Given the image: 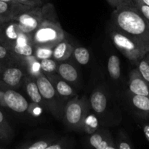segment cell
Returning a JSON list of instances; mask_svg holds the SVG:
<instances>
[{
	"mask_svg": "<svg viewBox=\"0 0 149 149\" xmlns=\"http://www.w3.org/2000/svg\"><path fill=\"white\" fill-rule=\"evenodd\" d=\"M111 23L112 27L149 52V24L134 5L132 0L115 8Z\"/></svg>",
	"mask_w": 149,
	"mask_h": 149,
	"instance_id": "1",
	"label": "cell"
},
{
	"mask_svg": "<svg viewBox=\"0 0 149 149\" xmlns=\"http://www.w3.org/2000/svg\"><path fill=\"white\" fill-rule=\"evenodd\" d=\"M53 8L52 4H50L46 18L31 35L32 44L34 47L53 48L65 38V32L56 17H52L49 15Z\"/></svg>",
	"mask_w": 149,
	"mask_h": 149,
	"instance_id": "2",
	"label": "cell"
},
{
	"mask_svg": "<svg viewBox=\"0 0 149 149\" xmlns=\"http://www.w3.org/2000/svg\"><path fill=\"white\" fill-rule=\"evenodd\" d=\"M90 103L84 97H73L65 104L62 119L67 127L81 131L84 127V121L89 115Z\"/></svg>",
	"mask_w": 149,
	"mask_h": 149,
	"instance_id": "3",
	"label": "cell"
},
{
	"mask_svg": "<svg viewBox=\"0 0 149 149\" xmlns=\"http://www.w3.org/2000/svg\"><path fill=\"white\" fill-rule=\"evenodd\" d=\"M40 94L46 104V108L57 119H61L65 105L63 99L58 95L52 83L43 73L34 77Z\"/></svg>",
	"mask_w": 149,
	"mask_h": 149,
	"instance_id": "4",
	"label": "cell"
},
{
	"mask_svg": "<svg viewBox=\"0 0 149 149\" xmlns=\"http://www.w3.org/2000/svg\"><path fill=\"white\" fill-rule=\"evenodd\" d=\"M110 36L114 46L134 64L137 65L146 53L148 52L131 38L119 32L113 27L110 31Z\"/></svg>",
	"mask_w": 149,
	"mask_h": 149,
	"instance_id": "5",
	"label": "cell"
},
{
	"mask_svg": "<svg viewBox=\"0 0 149 149\" xmlns=\"http://www.w3.org/2000/svg\"><path fill=\"white\" fill-rule=\"evenodd\" d=\"M50 4L49 3L42 7H31L17 15L13 20L22 32L31 35L47 16Z\"/></svg>",
	"mask_w": 149,
	"mask_h": 149,
	"instance_id": "6",
	"label": "cell"
},
{
	"mask_svg": "<svg viewBox=\"0 0 149 149\" xmlns=\"http://www.w3.org/2000/svg\"><path fill=\"white\" fill-rule=\"evenodd\" d=\"M15 63V62L8 64L0 74L3 82L13 88L18 87L25 77L29 75L23 62L21 65L18 64V62L16 65Z\"/></svg>",
	"mask_w": 149,
	"mask_h": 149,
	"instance_id": "7",
	"label": "cell"
},
{
	"mask_svg": "<svg viewBox=\"0 0 149 149\" xmlns=\"http://www.w3.org/2000/svg\"><path fill=\"white\" fill-rule=\"evenodd\" d=\"M0 103L15 113H24L29 109V102L21 94L14 90L0 92Z\"/></svg>",
	"mask_w": 149,
	"mask_h": 149,
	"instance_id": "8",
	"label": "cell"
},
{
	"mask_svg": "<svg viewBox=\"0 0 149 149\" xmlns=\"http://www.w3.org/2000/svg\"><path fill=\"white\" fill-rule=\"evenodd\" d=\"M89 144L96 149H116V142L111 134L106 129H97L89 138Z\"/></svg>",
	"mask_w": 149,
	"mask_h": 149,
	"instance_id": "9",
	"label": "cell"
},
{
	"mask_svg": "<svg viewBox=\"0 0 149 149\" xmlns=\"http://www.w3.org/2000/svg\"><path fill=\"white\" fill-rule=\"evenodd\" d=\"M128 102L136 116L142 120H149L148 96L132 94L128 91Z\"/></svg>",
	"mask_w": 149,
	"mask_h": 149,
	"instance_id": "10",
	"label": "cell"
},
{
	"mask_svg": "<svg viewBox=\"0 0 149 149\" xmlns=\"http://www.w3.org/2000/svg\"><path fill=\"white\" fill-rule=\"evenodd\" d=\"M128 88L130 93L149 97V86L141 76L138 68H134L130 73Z\"/></svg>",
	"mask_w": 149,
	"mask_h": 149,
	"instance_id": "11",
	"label": "cell"
},
{
	"mask_svg": "<svg viewBox=\"0 0 149 149\" xmlns=\"http://www.w3.org/2000/svg\"><path fill=\"white\" fill-rule=\"evenodd\" d=\"M58 95L62 99L71 98L76 95V93L69 83L61 78L56 72L46 74Z\"/></svg>",
	"mask_w": 149,
	"mask_h": 149,
	"instance_id": "12",
	"label": "cell"
},
{
	"mask_svg": "<svg viewBox=\"0 0 149 149\" xmlns=\"http://www.w3.org/2000/svg\"><path fill=\"white\" fill-rule=\"evenodd\" d=\"M21 32L18 25L14 20L5 23L3 26L2 31L0 35V44L4 45L10 49V47L15 43Z\"/></svg>",
	"mask_w": 149,
	"mask_h": 149,
	"instance_id": "13",
	"label": "cell"
},
{
	"mask_svg": "<svg viewBox=\"0 0 149 149\" xmlns=\"http://www.w3.org/2000/svg\"><path fill=\"white\" fill-rule=\"evenodd\" d=\"M23 81H24V86L26 93L29 95L31 100L35 104L39 105V106L47 109L46 104H45V101H44L43 98L41 95L34 77L30 75H27L24 78Z\"/></svg>",
	"mask_w": 149,
	"mask_h": 149,
	"instance_id": "14",
	"label": "cell"
},
{
	"mask_svg": "<svg viewBox=\"0 0 149 149\" xmlns=\"http://www.w3.org/2000/svg\"><path fill=\"white\" fill-rule=\"evenodd\" d=\"M90 106L96 114H102L107 108V97L101 89L93 90L90 97Z\"/></svg>",
	"mask_w": 149,
	"mask_h": 149,
	"instance_id": "15",
	"label": "cell"
},
{
	"mask_svg": "<svg viewBox=\"0 0 149 149\" xmlns=\"http://www.w3.org/2000/svg\"><path fill=\"white\" fill-rule=\"evenodd\" d=\"M56 73L68 83H75L78 81L79 76L77 67L72 63L66 62V61L58 63Z\"/></svg>",
	"mask_w": 149,
	"mask_h": 149,
	"instance_id": "16",
	"label": "cell"
},
{
	"mask_svg": "<svg viewBox=\"0 0 149 149\" xmlns=\"http://www.w3.org/2000/svg\"><path fill=\"white\" fill-rule=\"evenodd\" d=\"M74 47L64 38L52 48V57L57 62L67 61L72 55Z\"/></svg>",
	"mask_w": 149,
	"mask_h": 149,
	"instance_id": "17",
	"label": "cell"
},
{
	"mask_svg": "<svg viewBox=\"0 0 149 149\" xmlns=\"http://www.w3.org/2000/svg\"><path fill=\"white\" fill-rule=\"evenodd\" d=\"M30 8L31 7L17 2H7L0 1V15L7 16L13 19L18 14Z\"/></svg>",
	"mask_w": 149,
	"mask_h": 149,
	"instance_id": "18",
	"label": "cell"
},
{
	"mask_svg": "<svg viewBox=\"0 0 149 149\" xmlns=\"http://www.w3.org/2000/svg\"><path fill=\"white\" fill-rule=\"evenodd\" d=\"M108 71L113 80H118L121 77V63L119 57L111 55L108 59Z\"/></svg>",
	"mask_w": 149,
	"mask_h": 149,
	"instance_id": "19",
	"label": "cell"
},
{
	"mask_svg": "<svg viewBox=\"0 0 149 149\" xmlns=\"http://www.w3.org/2000/svg\"><path fill=\"white\" fill-rule=\"evenodd\" d=\"M13 135V131L6 119L3 112L0 110V141H9Z\"/></svg>",
	"mask_w": 149,
	"mask_h": 149,
	"instance_id": "20",
	"label": "cell"
},
{
	"mask_svg": "<svg viewBox=\"0 0 149 149\" xmlns=\"http://www.w3.org/2000/svg\"><path fill=\"white\" fill-rule=\"evenodd\" d=\"M73 57L76 60L78 63L80 65H87L90 62V54L88 49L82 47L74 48V51L72 53Z\"/></svg>",
	"mask_w": 149,
	"mask_h": 149,
	"instance_id": "21",
	"label": "cell"
},
{
	"mask_svg": "<svg viewBox=\"0 0 149 149\" xmlns=\"http://www.w3.org/2000/svg\"><path fill=\"white\" fill-rule=\"evenodd\" d=\"M39 63H40L41 71L45 75L53 74L57 71L58 62H57L52 58L41 60V61H39Z\"/></svg>",
	"mask_w": 149,
	"mask_h": 149,
	"instance_id": "22",
	"label": "cell"
},
{
	"mask_svg": "<svg viewBox=\"0 0 149 149\" xmlns=\"http://www.w3.org/2000/svg\"><path fill=\"white\" fill-rule=\"evenodd\" d=\"M116 149H132L134 146L129 136L124 131H119L117 135V138L115 141Z\"/></svg>",
	"mask_w": 149,
	"mask_h": 149,
	"instance_id": "23",
	"label": "cell"
},
{
	"mask_svg": "<svg viewBox=\"0 0 149 149\" xmlns=\"http://www.w3.org/2000/svg\"><path fill=\"white\" fill-rule=\"evenodd\" d=\"M56 139H49L39 140V141H33V142L29 143L23 144L19 146L20 148L23 149H47L49 145L52 143Z\"/></svg>",
	"mask_w": 149,
	"mask_h": 149,
	"instance_id": "24",
	"label": "cell"
},
{
	"mask_svg": "<svg viewBox=\"0 0 149 149\" xmlns=\"http://www.w3.org/2000/svg\"><path fill=\"white\" fill-rule=\"evenodd\" d=\"M19 61L20 60H17L7 47L0 44V61L1 62H7V63L10 64L12 63L17 62Z\"/></svg>",
	"mask_w": 149,
	"mask_h": 149,
	"instance_id": "25",
	"label": "cell"
},
{
	"mask_svg": "<svg viewBox=\"0 0 149 149\" xmlns=\"http://www.w3.org/2000/svg\"><path fill=\"white\" fill-rule=\"evenodd\" d=\"M33 56L38 61L45 58H50L52 57V48L46 47H34Z\"/></svg>",
	"mask_w": 149,
	"mask_h": 149,
	"instance_id": "26",
	"label": "cell"
},
{
	"mask_svg": "<svg viewBox=\"0 0 149 149\" xmlns=\"http://www.w3.org/2000/svg\"><path fill=\"white\" fill-rule=\"evenodd\" d=\"M97 129H98V122L97 119L93 116H87L84 121L83 130H84L88 133L92 134Z\"/></svg>",
	"mask_w": 149,
	"mask_h": 149,
	"instance_id": "27",
	"label": "cell"
},
{
	"mask_svg": "<svg viewBox=\"0 0 149 149\" xmlns=\"http://www.w3.org/2000/svg\"><path fill=\"white\" fill-rule=\"evenodd\" d=\"M138 65V69L139 71V72L141 73V76L143 77V78L144 79V80L146 81V82L148 84L149 86V65L148 63L142 58L141 61L138 62V63L137 64Z\"/></svg>",
	"mask_w": 149,
	"mask_h": 149,
	"instance_id": "28",
	"label": "cell"
},
{
	"mask_svg": "<svg viewBox=\"0 0 149 149\" xmlns=\"http://www.w3.org/2000/svg\"><path fill=\"white\" fill-rule=\"evenodd\" d=\"M70 144L71 143L67 138H63L61 139H56L47 149H65L72 148L73 146H71Z\"/></svg>",
	"mask_w": 149,
	"mask_h": 149,
	"instance_id": "29",
	"label": "cell"
},
{
	"mask_svg": "<svg viewBox=\"0 0 149 149\" xmlns=\"http://www.w3.org/2000/svg\"><path fill=\"white\" fill-rule=\"evenodd\" d=\"M132 1H133L134 5L136 7L138 11L143 16L144 18L147 20L149 24V6L138 0H132Z\"/></svg>",
	"mask_w": 149,
	"mask_h": 149,
	"instance_id": "30",
	"label": "cell"
},
{
	"mask_svg": "<svg viewBox=\"0 0 149 149\" xmlns=\"http://www.w3.org/2000/svg\"><path fill=\"white\" fill-rule=\"evenodd\" d=\"M15 1L29 7H42L44 3L42 0H15Z\"/></svg>",
	"mask_w": 149,
	"mask_h": 149,
	"instance_id": "31",
	"label": "cell"
},
{
	"mask_svg": "<svg viewBox=\"0 0 149 149\" xmlns=\"http://www.w3.org/2000/svg\"><path fill=\"white\" fill-rule=\"evenodd\" d=\"M141 127H142L143 132L146 138L149 142V120L145 121L141 125Z\"/></svg>",
	"mask_w": 149,
	"mask_h": 149,
	"instance_id": "32",
	"label": "cell"
},
{
	"mask_svg": "<svg viewBox=\"0 0 149 149\" xmlns=\"http://www.w3.org/2000/svg\"><path fill=\"white\" fill-rule=\"evenodd\" d=\"M106 1H107V2L114 9L117 8L119 6L122 5V4H124L125 3L122 0H106Z\"/></svg>",
	"mask_w": 149,
	"mask_h": 149,
	"instance_id": "33",
	"label": "cell"
},
{
	"mask_svg": "<svg viewBox=\"0 0 149 149\" xmlns=\"http://www.w3.org/2000/svg\"><path fill=\"white\" fill-rule=\"evenodd\" d=\"M13 20V18L10 17H7V16L0 15V25H2L4 23H7V22L10 21V20Z\"/></svg>",
	"mask_w": 149,
	"mask_h": 149,
	"instance_id": "34",
	"label": "cell"
},
{
	"mask_svg": "<svg viewBox=\"0 0 149 149\" xmlns=\"http://www.w3.org/2000/svg\"><path fill=\"white\" fill-rule=\"evenodd\" d=\"M7 65H6L5 63H2V62H1V61H0V74H1V71H3V70H4V68H5L6 66H7Z\"/></svg>",
	"mask_w": 149,
	"mask_h": 149,
	"instance_id": "35",
	"label": "cell"
},
{
	"mask_svg": "<svg viewBox=\"0 0 149 149\" xmlns=\"http://www.w3.org/2000/svg\"><path fill=\"white\" fill-rule=\"evenodd\" d=\"M143 58V59L145 60L147 63H148V65H149V52H146V55H144V57Z\"/></svg>",
	"mask_w": 149,
	"mask_h": 149,
	"instance_id": "36",
	"label": "cell"
},
{
	"mask_svg": "<svg viewBox=\"0 0 149 149\" xmlns=\"http://www.w3.org/2000/svg\"><path fill=\"white\" fill-rule=\"evenodd\" d=\"M138 1H141V2L144 3V4H147V5L149 6V0H138Z\"/></svg>",
	"mask_w": 149,
	"mask_h": 149,
	"instance_id": "37",
	"label": "cell"
},
{
	"mask_svg": "<svg viewBox=\"0 0 149 149\" xmlns=\"http://www.w3.org/2000/svg\"><path fill=\"white\" fill-rule=\"evenodd\" d=\"M0 1H7V2H16L15 0H0Z\"/></svg>",
	"mask_w": 149,
	"mask_h": 149,
	"instance_id": "38",
	"label": "cell"
},
{
	"mask_svg": "<svg viewBox=\"0 0 149 149\" xmlns=\"http://www.w3.org/2000/svg\"><path fill=\"white\" fill-rule=\"evenodd\" d=\"M4 24L2 25H0V35H1V31H2V29H3V26H4Z\"/></svg>",
	"mask_w": 149,
	"mask_h": 149,
	"instance_id": "39",
	"label": "cell"
},
{
	"mask_svg": "<svg viewBox=\"0 0 149 149\" xmlns=\"http://www.w3.org/2000/svg\"><path fill=\"white\" fill-rule=\"evenodd\" d=\"M122 1H124V2H125V3H127V2H130V1H131V0H122Z\"/></svg>",
	"mask_w": 149,
	"mask_h": 149,
	"instance_id": "40",
	"label": "cell"
},
{
	"mask_svg": "<svg viewBox=\"0 0 149 149\" xmlns=\"http://www.w3.org/2000/svg\"><path fill=\"white\" fill-rule=\"evenodd\" d=\"M42 1H43V2H44V1H48V0H42Z\"/></svg>",
	"mask_w": 149,
	"mask_h": 149,
	"instance_id": "41",
	"label": "cell"
},
{
	"mask_svg": "<svg viewBox=\"0 0 149 149\" xmlns=\"http://www.w3.org/2000/svg\"><path fill=\"white\" fill-rule=\"evenodd\" d=\"M0 148H1V147H0Z\"/></svg>",
	"mask_w": 149,
	"mask_h": 149,
	"instance_id": "42",
	"label": "cell"
}]
</instances>
